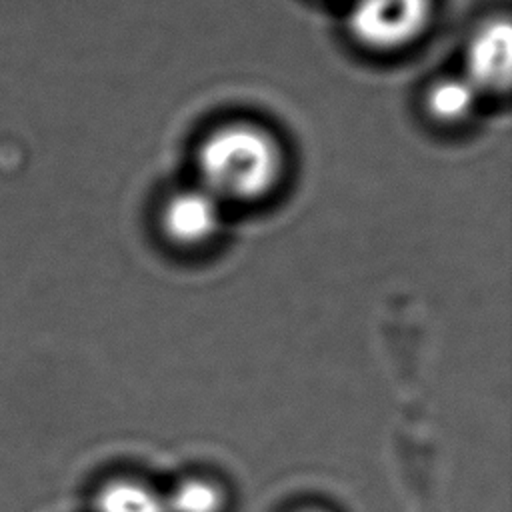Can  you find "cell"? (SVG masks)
Instances as JSON below:
<instances>
[{"label": "cell", "mask_w": 512, "mask_h": 512, "mask_svg": "<svg viewBox=\"0 0 512 512\" xmlns=\"http://www.w3.org/2000/svg\"><path fill=\"white\" fill-rule=\"evenodd\" d=\"M96 512H166L164 498L140 480L118 478L100 488Z\"/></svg>", "instance_id": "6"}, {"label": "cell", "mask_w": 512, "mask_h": 512, "mask_svg": "<svg viewBox=\"0 0 512 512\" xmlns=\"http://www.w3.org/2000/svg\"><path fill=\"white\" fill-rule=\"evenodd\" d=\"M510 64L512 32L508 20L486 22L468 44L466 78L478 92H504L510 84Z\"/></svg>", "instance_id": "3"}, {"label": "cell", "mask_w": 512, "mask_h": 512, "mask_svg": "<svg viewBox=\"0 0 512 512\" xmlns=\"http://www.w3.org/2000/svg\"><path fill=\"white\" fill-rule=\"evenodd\" d=\"M432 18V0H356L350 34L366 48L394 52L416 42Z\"/></svg>", "instance_id": "2"}, {"label": "cell", "mask_w": 512, "mask_h": 512, "mask_svg": "<svg viewBox=\"0 0 512 512\" xmlns=\"http://www.w3.org/2000/svg\"><path fill=\"white\" fill-rule=\"evenodd\" d=\"M306 512H318V510H306Z\"/></svg>", "instance_id": "8"}, {"label": "cell", "mask_w": 512, "mask_h": 512, "mask_svg": "<svg viewBox=\"0 0 512 512\" xmlns=\"http://www.w3.org/2000/svg\"><path fill=\"white\" fill-rule=\"evenodd\" d=\"M478 102V90L466 76L436 80L426 94V108L432 118L444 124H460L470 118Z\"/></svg>", "instance_id": "5"}, {"label": "cell", "mask_w": 512, "mask_h": 512, "mask_svg": "<svg viewBox=\"0 0 512 512\" xmlns=\"http://www.w3.org/2000/svg\"><path fill=\"white\" fill-rule=\"evenodd\" d=\"M200 188L218 202H254L268 196L284 174V152L264 128L248 122L220 126L198 148Z\"/></svg>", "instance_id": "1"}, {"label": "cell", "mask_w": 512, "mask_h": 512, "mask_svg": "<svg viewBox=\"0 0 512 512\" xmlns=\"http://www.w3.org/2000/svg\"><path fill=\"white\" fill-rule=\"evenodd\" d=\"M164 502L166 512H220L224 506L222 490L206 478L182 480Z\"/></svg>", "instance_id": "7"}, {"label": "cell", "mask_w": 512, "mask_h": 512, "mask_svg": "<svg viewBox=\"0 0 512 512\" xmlns=\"http://www.w3.org/2000/svg\"><path fill=\"white\" fill-rule=\"evenodd\" d=\"M220 202L204 188H186L172 194L162 208V228L180 246H198L220 228Z\"/></svg>", "instance_id": "4"}]
</instances>
